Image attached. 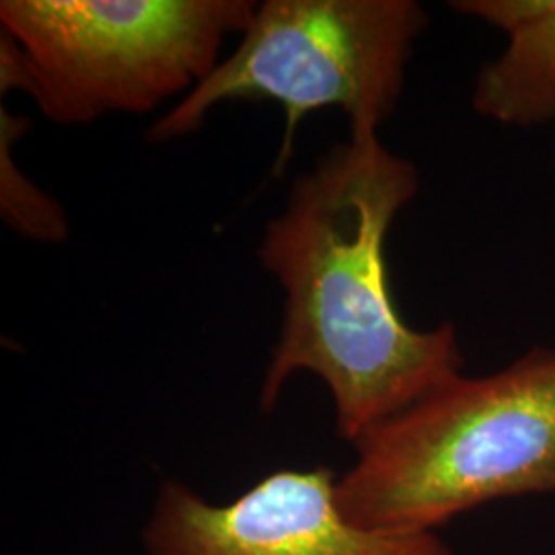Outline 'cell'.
Returning <instances> with one entry per match:
<instances>
[{"label": "cell", "mask_w": 555, "mask_h": 555, "mask_svg": "<svg viewBox=\"0 0 555 555\" xmlns=\"http://www.w3.org/2000/svg\"><path fill=\"white\" fill-rule=\"evenodd\" d=\"M426 25L414 0H266L237 50L151 128L149 140L196 132L224 101H274L286 128L280 173L300 119L313 112L339 107L350 128H380L397 109Z\"/></svg>", "instance_id": "obj_4"}, {"label": "cell", "mask_w": 555, "mask_h": 555, "mask_svg": "<svg viewBox=\"0 0 555 555\" xmlns=\"http://www.w3.org/2000/svg\"><path fill=\"white\" fill-rule=\"evenodd\" d=\"M341 513L389 533H437L502 498L555 494V348L438 385L357 444Z\"/></svg>", "instance_id": "obj_2"}, {"label": "cell", "mask_w": 555, "mask_h": 555, "mask_svg": "<svg viewBox=\"0 0 555 555\" xmlns=\"http://www.w3.org/2000/svg\"><path fill=\"white\" fill-rule=\"evenodd\" d=\"M417 192L416 165L373 128H350L293 183L258 251L286 297L261 410L276 408L288 378L311 373L332 393L339 437L357 444L463 373L455 323L412 327L391 291L387 235Z\"/></svg>", "instance_id": "obj_1"}, {"label": "cell", "mask_w": 555, "mask_h": 555, "mask_svg": "<svg viewBox=\"0 0 555 555\" xmlns=\"http://www.w3.org/2000/svg\"><path fill=\"white\" fill-rule=\"evenodd\" d=\"M256 11L251 0H4L2 89H23L62 126L149 114L194 91Z\"/></svg>", "instance_id": "obj_3"}, {"label": "cell", "mask_w": 555, "mask_h": 555, "mask_svg": "<svg viewBox=\"0 0 555 555\" xmlns=\"http://www.w3.org/2000/svg\"><path fill=\"white\" fill-rule=\"evenodd\" d=\"M474 112L500 126L555 121V0L537 20L508 34V43L477 75Z\"/></svg>", "instance_id": "obj_6"}, {"label": "cell", "mask_w": 555, "mask_h": 555, "mask_svg": "<svg viewBox=\"0 0 555 555\" xmlns=\"http://www.w3.org/2000/svg\"><path fill=\"white\" fill-rule=\"evenodd\" d=\"M2 217L20 235L34 241H64L66 219L54 199L23 178L2 146Z\"/></svg>", "instance_id": "obj_7"}, {"label": "cell", "mask_w": 555, "mask_h": 555, "mask_svg": "<svg viewBox=\"0 0 555 555\" xmlns=\"http://www.w3.org/2000/svg\"><path fill=\"white\" fill-rule=\"evenodd\" d=\"M550 2L552 0H456L451 7L456 13L483 21L508 36L545 13Z\"/></svg>", "instance_id": "obj_8"}, {"label": "cell", "mask_w": 555, "mask_h": 555, "mask_svg": "<svg viewBox=\"0 0 555 555\" xmlns=\"http://www.w3.org/2000/svg\"><path fill=\"white\" fill-rule=\"evenodd\" d=\"M330 467L280 469L215 504L167 481L142 541L146 555H455L437 533H389L341 513Z\"/></svg>", "instance_id": "obj_5"}]
</instances>
